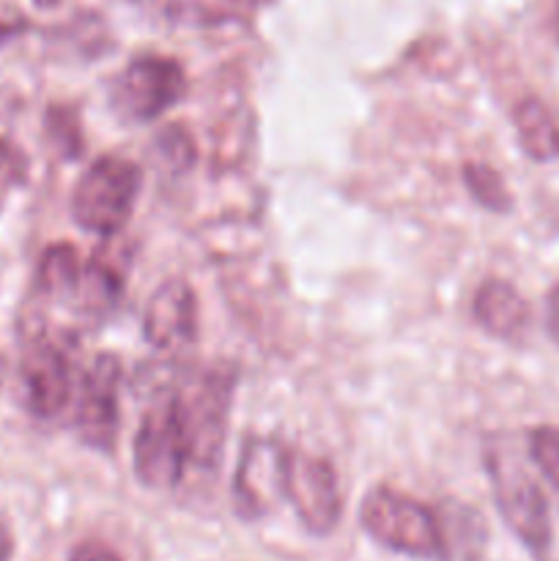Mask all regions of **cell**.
Segmentation results:
<instances>
[{
  "mask_svg": "<svg viewBox=\"0 0 559 561\" xmlns=\"http://www.w3.org/2000/svg\"><path fill=\"white\" fill-rule=\"evenodd\" d=\"M3 378H5V359L3 354H0V387H3Z\"/></svg>",
  "mask_w": 559,
  "mask_h": 561,
  "instance_id": "23",
  "label": "cell"
},
{
  "mask_svg": "<svg viewBox=\"0 0 559 561\" xmlns=\"http://www.w3.org/2000/svg\"><path fill=\"white\" fill-rule=\"evenodd\" d=\"M529 458L559 502V427H537L529 433Z\"/></svg>",
  "mask_w": 559,
  "mask_h": 561,
  "instance_id": "18",
  "label": "cell"
},
{
  "mask_svg": "<svg viewBox=\"0 0 559 561\" xmlns=\"http://www.w3.org/2000/svg\"><path fill=\"white\" fill-rule=\"evenodd\" d=\"M288 444L274 436H252L241 447L233 474V507L244 520L272 513L285 499Z\"/></svg>",
  "mask_w": 559,
  "mask_h": 561,
  "instance_id": "9",
  "label": "cell"
},
{
  "mask_svg": "<svg viewBox=\"0 0 559 561\" xmlns=\"http://www.w3.org/2000/svg\"><path fill=\"white\" fill-rule=\"evenodd\" d=\"M438 515L444 540V561H480L488 542L486 520L464 504H447Z\"/></svg>",
  "mask_w": 559,
  "mask_h": 561,
  "instance_id": "14",
  "label": "cell"
},
{
  "mask_svg": "<svg viewBox=\"0 0 559 561\" xmlns=\"http://www.w3.org/2000/svg\"><path fill=\"white\" fill-rule=\"evenodd\" d=\"M186 93V75L179 60L162 55L137 58L113 85V107L129 124L157 121Z\"/></svg>",
  "mask_w": 559,
  "mask_h": 561,
  "instance_id": "7",
  "label": "cell"
},
{
  "mask_svg": "<svg viewBox=\"0 0 559 561\" xmlns=\"http://www.w3.org/2000/svg\"><path fill=\"white\" fill-rule=\"evenodd\" d=\"M515 135L521 148L535 162H554L559 159V124L551 110L535 96H526L515 104Z\"/></svg>",
  "mask_w": 559,
  "mask_h": 561,
  "instance_id": "13",
  "label": "cell"
},
{
  "mask_svg": "<svg viewBox=\"0 0 559 561\" xmlns=\"http://www.w3.org/2000/svg\"><path fill=\"white\" fill-rule=\"evenodd\" d=\"M471 312H475L480 329H486L491 337L507 340V343L524 337L532 321L529 305L507 279H486L477 288Z\"/></svg>",
  "mask_w": 559,
  "mask_h": 561,
  "instance_id": "12",
  "label": "cell"
},
{
  "mask_svg": "<svg viewBox=\"0 0 559 561\" xmlns=\"http://www.w3.org/2000/svg\"><path fill=\"white\" fill-rule=\"evenodd\" d=\"M82 266H85V263H80V255H77V250L71 244L47 247L42 261H38V290H42L44 296H53V299L77 296Z\"/></svg>",
  "mask_w": 559,
  "mask_h": 561,
  "instance_id": "15",
  "label": "cell"
},
{
  "mask_svg": "<svg viewBox=\"0 0 559 561\" xmlns=\"http://www.w3.org/2000/svg\"><path fill=\"white\" fill-rule=\"evenodd\" d=\"M360 524L373 542L411 559L444 561V540L438 515L420 499L378 485L362 499Z\"/></svg>",
  "mask_w": 559,
  "mask_h": 561,
  "instance_id": "3",
  "label": "cell"
},
{
  "mask_svg": "<svg viewBox=\"0 0 559 561\" xmlns=\"http://www.w3.org/2000/svg\"><path fill=\"white\" fill-rule=\"evenodd\" d=\"M121 290H124V279H121V274L110 263L93 257V261L82 266L77 296H80L88 312L104 316L107 310H113L121 299Z\"/></svg>",
  "mask_w": 559,
  "mask_h": 561,
  "instance_id": "16",
  "label": "cell"
},
{
  "mask_svg": "<svg viewBox=\"0 0 559 561\" xmlns=\"http://www.w3.org/2000/svg\"><path fill=\"white\" fill-rule=\"evenodd\" d=\"M233 389V365H206L186 373L170 392L186 447H190V466L214 469L223 458Z\"/></svg>",
  "mask_w": 559,
  "mask_h": 561,
  "instance_id": "1",
  "label": "cell"
},
{
  "mask_svg": "<svg viewBox=\"0 0 559 561\" xmlns=\"http://www.w3.org/2000/svg\"><path fill=\"white\" fill-rule=\"evenodd\" d=\"M557 31H559V9H557Z\"/></svg>",
  "mask_w": 559,
  "mask_h": 561,
  "instance_id": "24",
  "label": "cell"
},
{
  "mask_svg": "<svg viewBox=\"0 0 559 561\" xmlns=\"http://www.w3.org/2000/svg\"><path fill=\"white\" fill-rule=\"evenodd\" d=\"M546 329L551 334L554 343L559 345V285H554L548 290V299H546Z\"/></svg>",
  "mask_w": 559,
  "mask_h": 561,
  "instance_id": "20",
  "label": "cell"
},
{
  "mask_svg": "<svg viewBox=\"0 0 559 561\" xmlns=\"http://www.w3.org/2000/svg\"><path fill=\"white\" fill-rule=\"evenodd\" d=\"M142 334L159 351H179L195 343L197 301L184 279H164L153 290L142 316Z\"/></svg>",
  "mask_w": 559,
  "mask_h": 561,
  "instance_id": "11",
  "label": "cell"
},
{
  "mask_svg": "<svg viewBox=\"0 0 559 561\" xmlns=\"http://www.w3.org/2000/svg\"><path fill=\"white\" fill-rule=\"evenodd\" d=\"M20 376L27 405L36 416L53 420L75 403L80 373L75 370L69 348L47 334H36L22 345Z\"/></svg>",
  "mask_w": 559,
  "mask_h": 561,
  "instance_id": "8",
  "label": "cell"
},
{
  "mask_svg": "<svg viewBox=\"0 0 559 561\" xmlns=\"http://www.w3.org/2000/svg\"><path fill=\"white\" fill-rule=\"evenodd\" d=\"M285 502H290L296 518L310 535H332L340 524V515H343V493H340L334 466L321 455L288 447Z\"/></svg>",
  "mask_w": 559,
  "mask_h": 561,
  "instance_id": "6",
  "label": "cell"
},
{
  "mask_svg": "<svg viewBox=\"0 0 559 561\" xmlns=\"http://www.w3.org/2000/svg\"><path fill=\"white\" fill-rule=\"evenodd\" d=\"M132 463L137 480L151 491H170L184 480L190 447L170 394L142 416L132 444Z\"/></svg>",
  "mask_w": 559,
  "mask_h": 561,
  "instance_id": "5",
  "label": "cell"
},
{
  "mask_svg": "<svg viewBox=\"0 0 559 561\" xmlns=\"http://www.w3.org/2000/svg\"><path fill=\"white\" fill-rule=\"evenodd\" d=\"M142 173L124 157H99L71 192V217L88 233L102 239L121 233L135 211Z\"/></svg>",
  "mask_w": 559,
  "mask_h": 561,
  "instance_id": "4",
  "label": "cell"
},
{
  "mask_svg": "<svg viewBox=\"0 0 559 561\" xmlns=\"http://www.w3.org/2000/svg\"><path fill=\"white\" fill-rule=\"evenodd\" d=\"M486 471L491 480L497 510L515 540L537 561L551 551V513L540 482L532 477L524 460L502 442L486 447Z\"/></svg>",
  "mask_w": 559,
  "mask_h": 561,
  "instance_id": "2",
  "label": "cell"
},
{
  "mask_svg": "<svg viewBox=\"0 0 559 561\" xmlns=\"http://www.w3.org/2000/svg\"><path fill=\"white\" fill-rule=\"evenodd\" d=\"M20 27H22V22L3 20V16H0V42H3V38H9V36H14V33L20 31Z\"/></svg>",
  "mask_w": 559,
  "mask_h": 561,
  "instance_id": "22",
  "label": "cell"
},
{
  "mask_svg": "<svg viewBox=\"0 0 559 561\" xmlns=\"http://www.w3.org/2000/svg\"><path fill=\"white\" fill-rule=\"evenodd\" d=\"M11 553H14V537H11V526L0 510V561H11Z\"/></svg>",
  "mask_w": 559,
  "mask_h": 561,
  "instance_id": "21",
  "label": "cell"
},
{
  "mask_svg": "<svg viewBox=\"0 0 559 561\" xmlns=\"http://www.w3.org/2000/svg\"><path fill=\"white\" fill-rule=\"evenodd\" d=\"M69 561H124L118 553L113 551L110 546L104 542H82V546L75 548Z\"/></svg>",
  "mask_w": 559,
  "mask_h": 561,
  "instance_id": "19",
  "label": "cell"
},
{
  "mask_svg": "<svg viewBox=\"0 0 559 561\" xmlns=\"http://www.w3.org/2000/svg\"><path fill=\"white\" fill-rule=\"evenodd\" d=\"M464 181L469 186L471 197L480 206L491 208V211H507L510 208V192L504 186L502 175L486 162H466L464 164Z\"/></svg>",
  "mask_w": 559,
  "mask_h": 561,
  "instance_id": "17",
  "label": "cell"
},
{
  "mask_svg": "<svg viewBox=\"0 0 559 561\" xmlns=\"http://www.w3.org/2000/svg\"><path fill=\"white\" fill-rule=\"evenodd\" d=\"M118 387L121 362L113 354H99L85 370H80L75 394V427L82 442L93 449L110 453L118 433Z\"/></svg>",
  "mask_w": 559,
  "mask_h": 561,
  "instance_id": "10",
  "label": "cell"
}]
</instances>
